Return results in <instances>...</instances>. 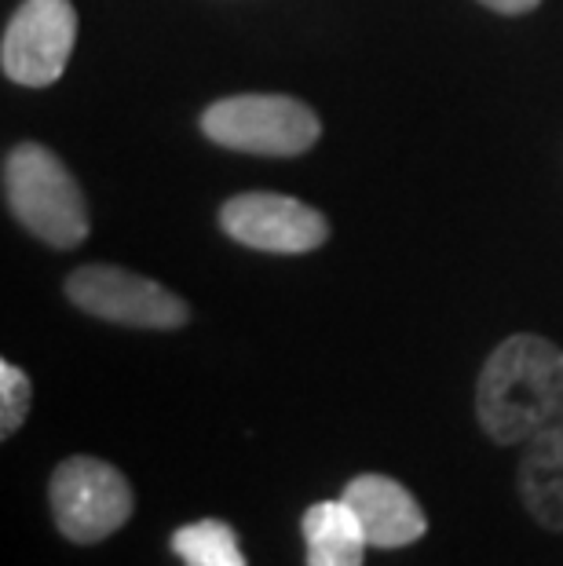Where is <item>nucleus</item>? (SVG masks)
<instances>
[{
	"mask_svg": "<svg viewBox=\"0 0 563 566\" xmlns=\"http://www.w3.org/2000/svg\"><path fill=\"white\" fill-rule=\"evenodd\" d=\"M476 417L498 446L531 442L563 420V347L517 333L501 340L476 384Z\"/></svg>",
	"mask_w": 563,
	"mask_h": 566,
	"instance_id": "obj_1",
	"label": "nucleus"
},
{
	"mask_svg": "<svg viewBox=\"0 0 563 566\" xmlns=\"http://www.w3.org/2000/svg\"><path fill=\"white\" fill-rule=\"evenodd\" d=\"M4 201L11 216L55 249H77L88 238V205L74 172L41 143H19L4 154Z\"/></svg>",
	"mask_w": 563,
	"mask_h": 566,
	"instance_id": "obj_2",
	"label": "nucleus"
},
{
	"mask_svg": "<svg viewBox=\"0 0 563 566\" xmlns=\"http://www.w3.org/2000/svg\"><path fill=\"white\" fill-rule=\"evenodd\" d=\"M201 136L227 150L293 158L315 147L322 125L307 103L290 95H231L201 114Z\"/></svg>",
	"mask_w": 563,
	"mask_h": 566,
	"instance_id": "obj_3",
	"label": "nucleus"
},
{
	"mask_svg": "<svg viewBox=\"0 0 563 566\" xmlns=\"http://www.w3.org/2000/svg\"><path fill=\"white\" fill-rule=\"evenodd\" d=\"M59 534L74 545H95L122 530L136 512V493L114 464L100 457H70L48 486Z\"/></svg>",
	"mask_w": 563,
	"mask_h": 566,
	"instance_id": "obj_4",
	"label": "nucleus"
},
{
	"mask_svg": "<svg viewBox=\"0 0 563 566\" xmlns=\"http://www.w3.org/2000/svg\"><path fill=\"white\" fill-rule=\"evenodd\" d=\"M66 296L85 315L132 329H179L190 322V307L173 289L111 263L77 268L66 279Z\"/></svg>",
	"mask_w": 563,
	"mask_h": 566,
	"instance_id": "obj_5",
	"label": "nucleus"
},
{
	"mask_svg": "<svg viewBox=\"0 0 563 566\" xmlns=\"http://www.w3.org/2000/svg\"><path fill=\"white\" fill-rule=\"evenodd\" d=\"M77 44V11L70 0H22L0 41V70L27 88H48L63 77Z\"/></svg>",
	"mask_w": 563,
	"mask_h": 566,
	"instance_id": "obj_6",
	"label": "nucleus"
},
{
	"mask_svg": "<svg viewBox=\"0 0 563 566\" xmlns=\"http://www.w3.org/2000/svg\"><path fill=\"white\" fill-rule=\"evenodd\" d=\"M220 227L238 245L282 252V256L311 252L330 238V223L319 209L290 195H268V190L234 195L220 209Z\"/></svg>",
	"mask_w": 563,
	"mask_h": 566,
	"instance_id": "obj_7",
	"label": "nucleus"
},
{
	"mask_svg": "<svg viewBox=\"0 0 563 566\" xmlns=\"http://www.w3.org/2000/svg\"><path fill=\"white\" fill-rule=\"evenodd\" d=\"M341 497L355 512L369 548H406L428 534V515L403 483L388 475H358Z\"/></svg>",
	"mask_w": 563,
	"mask_h": 566,
	"instance_id": "obj_8",
	"label": "nucleus"
},
{
	"mask_svg": "<svg viewBox=\"0 0 563 566\" xmlns=\"http://www.w3.org/2000/svg\"><path fill=\"white\" fill-rule=\"evenodd\" d=\"M517 483L531 520L563 534V420L523 442Z\"/></svg>",
	"mask_w": 563,
	"mask_h": 566,
	"instance_id": "obj_9",
	"label": "nucleus"
},
{
	"mask_svg": "<svg viewBox=\"0 0 563 566\" xmlns=\"http://www.w3.org/2000/svg\"><path fill=\"white\" fill-rule=\"evenodd\" d=\"M301 530L307 545V566H363L369 541L344 497L311 504Z\"/></svg>",
	"mask_w": 563,
	"mask_h": 566,
	"instance_id": "obj_10",
	"label": "nucleus"
},
{
	"mask_svg": "<svg viewBox=\"0 0 563 566\" xmlns=\"http://www.w3.org/2000/svg\"><path fill=\"white\" fill-rule=\"evenodd\" d=\"M173 552L187 566H249L234 526L223 520H198L179 526L173 534Z\"/></svg>",
	"mask_w": 563,
	"mask_h": 566,
	"instance_id": "obj_11",
	"label": "nucleus"
},
{
	"mask_svg": "<svg viewBox=\"0 0 563 566\" xmlns=\"http://www.w3.org/2000/svg\"><path fill=\"white\" fill-rule=\"evenodd\" d=\"M33 402V384L15 363H0V436L11 439L27 424Z\"/></svg>",
	"mask_w": 563,
	"mask_h": 566,
	"instance_id": "obj_12",
	"label": "nucleus"
},
{
	"mask_svg": "<svg viewBox=\"0 0 563 566\" xmlns=\"http://www.w3.org/2000/svg\"><path fill=\"white\" fill-rule=\"evenodd\" d=\"M490 11H501V15H523V11H534L542 0H479Z\"/></svg>",
	"mask_w": 563,
	"mask_h": 566,
	"instance_id": "obj_13",
	"label": "nucleus"
}]
</instances>
